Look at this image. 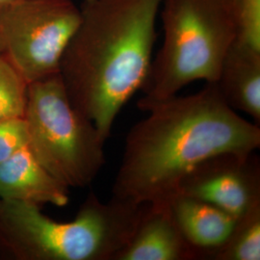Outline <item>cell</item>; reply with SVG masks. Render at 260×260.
<instances>
[{"mask_svg":"<svg viewBox=\"0 0 260 260\" xmlns=\"http://www.w3.org/2000/svg\"><path fill=\"white\" fill-rule=\"evenodd\" d=\"M142 111L130 128L112 196L138 204L169 203L181 179L206 158L260 148V127L232 109L216 83L176 94Z\"/></svg>","mask_w":260,"mask_h":260,"instance_id":"obj_1","label":"cell"},{"mask_svg":"<svg viewBox=\"0 0 260 260\" xmlns=\"http://www.w3.org/2000/svg\"><path fill=\"white\" fill-rule=\"evenodd\" d=\"M162 0L84 1L59 65L67 95L105 140L152 61Z\"/></svg>","mask_w":260,"mask_h":260,"instance_id":"obj_2","label":"cell"},{"mask_svg":"<svg viewBox=\"0 0 260 260\" xmlns=\"http://www.w3.org/2000/svg\"><path fill=\"white\" fill-rule=\"evenodd\" d=\"M148 204L91 192L71 222L40 206L0 200V250L17 260H113L129 241Z\"/></svg>","mask_w":260,"mask_h":260,"instance_id":"obj_3","label":"cell"},{"mask_svg":"<svg viewBox=\"0 0 260 260\" xmlns=\"http://www.w3.org/2000/svg\"><path fill=\"white\" fill-rule=\"evenodd\" d=\"M159 16L163 42L142 88L141 111L194 81L216 82L237 35L235 0H162Z\"/></svg>","mask_w":260,"mask_h":260,"instance_id":"obj_4","label":"cell"},{"mask_svg":"<svg viewBox=\"0 0 260 260\" xmlns=\"http://www.w3.org/2000/svg\"><path fill=\"white\" fill-rule=\"evenodd\" d=\"M29 150L63 185H90L103 169L106 140L70 102L59 73L28 84Z\"/></svg>","mask_w":260,"mask_h":260,"instance_id":"obj_5","label":"cell"},{"mask_svg":"<svg viewBox=\"0 0 260 260\" xmlns=\"http://www.w3.org/2000/svg\"><path fill=\"white\" fill-rule=\"evenodd\" d=\"M81 19L72 0H19L0 7L2 54L28 84L59 73Z\"/></svg>","mask_w":260,"mask_h":260,"instance_id":"obj_6","label":"cell"},{"mask_svg":"<svg viewBox=\"0 0 260 260\" xmlns=\"http://www.w3.org/2000/svg\"><path fill=\"white\" fill-rule=\"evenodd\" d=\"M177 194L238 218L260 205L259 156L255 151H229L206 158L181 179Z\"/></svg>","mask_w":260,"mask_h":260,"instance_id":"obj_7","label":"cell"},{"mask_svg":"<svg viewBox=\"0 0 260 260\" xmlns=\"http://www.w3.org/2000/svg\"><path fill=\"white\" fill-rule=\"evenodd\" d=\"M169 208V203L148 204L129 241L113 260H198Z\"/></svg>","mask_w":260,"mask_h":260,"instance_id":"obj_8","label":"cell"},{"mask_svg":"<svg viewBox=\"0 0 260 260\" xmlns=\"http://www.w3.org/2000/svg\"><path fill=\"white\" fill-rule=\"evenodd\" d=\"M69 188L52 177L28 148L0 164V200L65 206Z\"/></svg>","mask_w":260,"mask_h":260,"instance_id":"obj_9","label":"cell"},{"mask_svg":"<svg viewBox=\"0 0 260 260\" xmlns=\"http://www.w3.org/2000/svg\"><path fill=\"white\" fill-rule=\"evenodd\" d=\"M169 208L179 232L200 259L212 260L236 223V218L222 209L187 196H175Z\"/></svg>","mask_w":260,"mask_h":260,"instance_id":"obj_10","label":"cell"},{"mask_svg":"<svg viewBox=\"0 0 260 260\" xmlns=\"http://www.w3.org/2000/svg\"><path fill=\"white\" fill-rule=\"evenodd\" d=\"M225 103L260 125V50L234 41L216 82Z\"/></svg>","mask_w":260,"mask_h":260,"instance_id":"obj_11","label":"cell"},{"mask_svg":"<svg viewBox=\"0 0 260 260\" xmlns=\"http://www.w3.org/2000/svg\"><path fill=\"white\" fill-rule=\"evenodd\" d=\"M260 259V205L236 218L233 233L212 260Z\"/></svg>","mask_w":260,"mask_h":260,"instance_id":"obj_12","label":"cell"},{"mask_svg":"<svg viewBox=\"0 0 260 260\" xmlns=\"http://www.w3.org/2000/svg\"><path fill=\"white\" fill-rule=\"evenodd\" d=\"M27 87L24 78L0 53V122L24 117Z\"/></svg>","mask_w":260,"mask_h":260,"instance_id":"obj_13","label":"cell"},{"mask_svg":"<svg viewBox=\"0 0 260 260\" xmlns=\"http://www.w3.org/2000/svg\"><path fill=\"white\" fill-rule=\"evenodd\" d=\"M236 41L260 50V0H235Z\"/></svg>","mask_w":260,"mask_h":260,"instance_id":"obj_14","label":"cell"},{"mask_svg":"<svg viewBox=\"0 0 260 260\" xmlns=\"http://www.w3.org/2000/svg\"><path fill=\"white\" fill-rule=\"evenodd\" d=\"M27 146V126L23 118L0 122V164Z\"/></svg>","mask_w":260,"mask_h":260,"instance_id":"obj_15","label":"cell"},{"mask_svg":"<svg viewBox=\"0 0 260 260\" xmlns=\"http://www.w3.org/2000/svg\"><path fill=\"white\" fill-rule=\"evenodd\" d=\"M17 1H19V0H0V7L8 5L11 3H14V2H17Z\"/></svg>","mask_w":260,"mask_h":260,"instance_id":"obj_16","label":"cell"},{"mask_svg":"<svg viewBox=\"0 0 260 260\" xmlns=\"http://www.w3.org/2000/svg\"><path fill=\"white\" fill-rule=\"evenodd\" d=\"M3 52V43H2V40L0 38V53Z\"/></svg>","mask_w":260,"mask_h":260,"instance_id":"obj_17","label":"cell"},{"mask_svg":"<svg viewBox=\"0 0 260 260\" xmlns=\"http://www.w3.org/2000/svg\"><path fill=\"white\" fill-rule=\"evenodd\" d=\"M84 1H92V0H84Z\"/></svg>","mask_w":260,"mask_h":260,"instance_id":"obj_18","label":"cell"}]
</instances>
